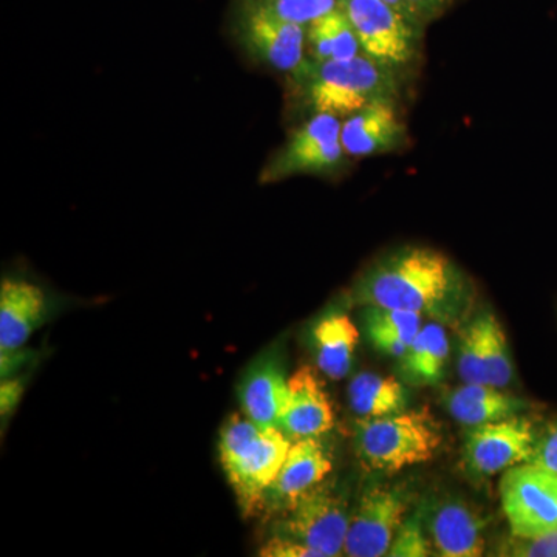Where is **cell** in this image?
Wrapping results in <instances>:
<instances>
[{
  "label": "cell",
  "mask_w": 557,
  "mask_h": 557,
  "mask_svg": "<svg viewBox=\"0 0 557 557\" xmlns=\"http://www.w3.org/2000/svg\"><path fill=\"white\" fill-rule=\"evenodd\" d=\"M46 295L27 281L3 278L0 285V351L20 350L46 318Z\"/></svg>",
  "instance_id": "cell-14"
},
{
  "label": "cell",
  "mask_w": 557,
  "mask_h": 557,
  "mask_svg": "<svg viewBox=\"0 0 557 557\" xmlns=\"http://www.w3.org/2000/svg\"><path fill=\"white\" fill-rule=\"evenodd\" d=\"M307 27V40L314 61L351 60L361 54L354 25L341 7L311 22Z\"/></svg>",
  "instance_id": "cell-23"
},
{
  "label": "cell",
  "mask_w": 557,
  "mask_h": 557,
  "mask_svg": "<svg viewBox=\"0 0 557 557\" xmlns=\"http://www.w3.org/2000/svg\"><path fill=\"white\" fill-rule=\"evenodd\" d=\"M339 116L317 113L306 124L293 132L288 141L260 172V183L282 182L296 175L332 174L343 164Z\"/></svg>",
  "instance_id": "cell-7"
},
{
  "label": "cell",
  "mask_w": 557,
  "mask_h": 557,
  "mask_svg": "<svg viewBox=\"0 0 557 557\" xmlns=\"http://www.w3.org/2000/svg\"><path fill=\"white\" fill-rule=\"evenodd\" d=\"M502 509L512 536L531 537L557 530V474L520 463L502 475Z\"/></svg>",
  "instance_id": "cell-5"
},
{
  "label": "cell",
  "mask_w": 557,
  "mask_h": 557,
  "mask_svg": "<svg viewBox=\"0 0 557 557\" xmlns=\"http://www.w3.org/2000/svg\"><path fill=\"white\" fill-rule=\"evenodd\" d=\"M527 408L525 399L509 395L491 384L465 383L448 398L450 416L468 428L519 416Z\"/></svg>",
  "instance_id": "cell-18"
},
{
  "label": "cell",
  "mask_w": 557,
  "mask_h": 557,
  "mask_svg": "<svg viewBox=\"0 0 557 557\" xmlns=\"http://www.w3.org/2000/svg\"><path fill=\"white\" fill-rule=\"evenodd\" d=\"M533 421L515 416L479 424L465 440V463L478 475H494L520 463H530L536 446Z\"/></svg>",
  "instance_id": "cell-9"
},
{
  "label": "cell",
  "mask_w": 557,
  "mask_h": 557,
  "mask_svg": "<svg viewBox=\"0 0 557 557\" xmlns=\"http://www.w3.org/2000/svg\"><path fill=\"white\" fill-rule=\"evenodd\" d=\"M463 293V278L445 255L431 248L399 249L366 271L355 298L368 307L445 313Z\"/></svg>",
  "instance_id": "cell-1"
},
{
  "label": "cell",
  "mask_w": 557,
  "mask_h": 557,
  "mask_svg": "<svg viewBox=\"0 0 557 557\" xmlns=\"http://www.w3.org/2000/svg\"><path fill=\"white\" fill-rule=\"evenodd\" d=\"M242 42L252 57L281 72L304 69L306 30L284 20L263 0H248L240 17Z\"/></svg>",
  "instance_id": "cell-10"
},
{
  "label": "cell",
  "mask_w": 557,
  "mask_h": 557,
  "mask_svg": "<svg viewBox=\"0 0 557 557\" xmlns=\"http://www.w3.org/2000/svg\"><path fill=\"white\" fill-rule=\"evenodd\" d=\"M318 369L332 380L346 379L354 364L359 330L344 313L319 319L311 332Z\"/></svg>",
  "instance_id": "cell-19"
},
{
  "label": "cell",
  "mask_w": 557,
  "mask_h": 557,
  "mask_svg": "<svg viewBox=\"0 0 557 557\" xmlns=\"http://www.w3.org/2000/svg\"><path fill=\"white\" fill-rule=\"evenodd\" d=\"M274 13L284 20L307 27L330 11L339 7V0H263Z\"/></svg>",
  "instance_id": "cell-27"
},
{
  "label": "cell",
  "mask_w": 557,
  "mask_h": 557,
  "mask_svg": "<svg viewBox=\"0 0 557 557\" xmlns=\"http://www.w3.org/2000/svg\"><path fill=\"white\" fill-rule=\"evenodd\" d=\"M348 403L361 418L394 416L406 408V391L394 376L359 373L348 386Z\"/></svg>",
  "instance_id": "cell-21"
},
{
  "label": "cell",
  "mask_w": 557,
  "mask_h": 557,
  "mask_svg": "<svg viewBox=\"0 0 557 557\" xmlns=\"http://www.w3.org/2000/svg\"><path fill=\"white\" fill-rule=\"evenodd\" d=\"M386 2L391 3V5L395 7V9H397L398 11H401V13L405 14V16H408L410 21H413V22H416L417 25H420V24H418V21L416 20V17H413V14L410 13V10H409L408 3H406V0H386Z\"/></svg>",
  "instance_id": "cell-31"
},
{
  "label": "cell",
  "mask_w": 557,
  "mask_h": 557,
  "mask_svg": "<svg viewBox=\"0 0 557 557\" xmlns=\"http://www.w3.org/2000/svg\"><path fill=\"white\" fill-rule=\"evenodd\" d=\"M530 463L547 468L557 474V421L539 432Z\"/></svg>",
  "instance_id": "cell-29"
},
{
  "label": "cell",
  "mask_w": 557,
  "mask_h": 557,
  "mask_svg": "<svg viewBox=\"0 0 557 557\" xmlns=\"http://www.w3.org/2000/svg\"><path fill=\"white\" fill-rule=\"evenodd\" d=\"M394 70L368 54L351 60L317 62L307 73V97L317 113L350 116L376 101H394Z\"/></svg>",
  "instance_id": "cell-4"
},
{
  "label": "cell",
  "mask_w": 557,
  "mask_h": 557,
  "mask_svg": "<svg viewBox=\"0 0 557 557\" xmlns=\"http://www.w3.org/2000/svg\"><path fill=\"white\" fill-rule=\"evenodd\" d=\"M406 511L408 502L399 491L386 486L369 487L350 516L344 555L387 556L398 528L405 522Z\"/></svg>",
  "instance_id": "cell-11"
},
{
  "label": "cell",
  "mask_w": 557,
  "mask_h": 557,
  "mask_svg": "<svg viewBox=\"0 0 557 557\" xmlns=\"http://www.w3.org/2000/svg\"><path fill=\"white\" fill-rule=\"evenodd\" d=\"M428 533L435 552L443 557H478L485 552L483 525L467 505H440L429 522Z\"/></svg>",
  "instance_id": "cell-17"
},
{
  "label": "cell",
  "mask_w": 557,
  "mask_h": 557,
  "mask_svg": "<svg viewBox=\"0 0 557 557\" xmlns=\"http://www.w3.org/2000/svg\"><path fill=\"white\" fill-rule=\"evenodd\" d=\"M362 53L384 67H406L417 54L418 25L386 0H339Z\"/></svg>",
  "instance_id": "cell-6"
},
{
  "label": "cell",
  "mask_w": 557,
  "mask_h": 557,
  "mask_svg": "<svg viewBox=\"0 0 557 557\" xmlns=\"http://www.w3.org/2000/svg\"><path fill=\"white\" fill-rule=\"evenodd\" d=\"M498 556L557 557V530L539 536H509L497 549Z\"/></svg>",
  "instance_id": "cell-28"
},
{
  "label": "cell",
  "mask_w": 557,
  "mask_h": 557,
  "mask_svg": "<svg viewBox=\"0 0 557 557\" xmlns=\"http://www.w3.org/2000/svg\"><path fill=\"white\" fill-rule=\"evenodd\" d=\"M442 442L437 421L426 410L361 418L355 434L359 460L366 468L380 472H398L426 463L437 456Z\"/></svg>",
  "instance_id": "cell-3"
},
{
  "label": "cell",
  "mask_w": 557,
  "mask_h": 557,
  "mask_svg": "<svg viewBox=\"0 0 557 557\" xmlns=\"http://www.w3.org/2000/svg\"><path fill=\"white\" fill-rule=\"evenodd\" d=\"M401 372L412 384L438 383L445 376L449 359V339L438 324L423 325L408 350L399 357Z\"/></svg>",
  "instance_id": "cell-20"
},
{
  "label": "cell",
  "mask_w": 557,
  "mask_h": 557,
  "mask_svg": "<svg viewBox=\"0 0 557 557\" xmlns=\"http://www.w3.org/2000/svg\"><path fill=\"white\" fill-rule=\"evenodd\" d=\"M450 2H453V0H406L410 13L413 14L418 24L432 21L434 17L440 16Z\"/></svg>",
  "instance_id": "cell-30"
},
{
  "label": "cell",
  "mask_w": 557,
  "mask_h": 557,
  "mask_svg": "<svg viewBox=\"0 0 557 557\" xmlns=\"http://www.w3.org/2000/svg\"><path fill=\"white\" fill-rule=\"evenodd\" d=\"M292 446L278 428H265L247 416L231 417L219 437V457L245 515L263 504Z\"/></svg>",
  "instance_id": "cell-2"
},
{
  "label": "cell",
  "mask_w": 557,
  "mask_h": 557,
  "mask_svg": "<svg viewBox=\"0 0 557 557\" xmlns=\"http://www.w3.org/2000/svg\"><path fill=\"white\" fill-rule=\"evenodd\" d=\"M483 338H485V358L487 384L494 387H507L512 380L511 351L505 330L493 313L482 317Z\"/></svg>",
  "instance_id": "cell-24"
},
{
  "label": "cell",
  "mask_w": 557,
  "mask_h": 557,
  "mask_svg": "<svg viewBox=\"0 0 557 557\" xmlns=\"http://www.w3.org/2000/svg\"><path fill=\"white\" fill-rule=\"evenodd\" d=\"M344 152L370 157L392 152L405 145L406 126L394 101H376L347 116L341 129Z\"/></svg>",
  "instance_id": "cell-13"
},
{
  "label": "cell",
  "mask_w": 557,
  "mask_h": 557,
  "mask_svg": "<svg viewBox=\"0 0 557 557\" xmlns=\"http://www.w3.org/2000/svg\"><path fill=\"white\" fill-rule=\"evenodd\" d=\"M288 403L281 429L289 440L318 438L332 431L335 412L324 384L310 368H300L288 379Z\"/></svg>",
  "instance_id": "cell-12"
},
{
  "label": "cell",
  "mask_w": 557,
  "mask_h": 557,
  "mask_svg": "<svg viewBox=\"0 0 557 557\" xmlns=\"http://www.w3.org/2000/svg\"><path fill=\"white\" fill-rule=\"evenodd\" d=\"M364 327L373 346L392 357H401L416 339L423 324L421 314L413 311L368 307Z\"/></svg>",
  "instance_id": "cell-22"
},
{
  "label": "cell",
  "mask_w": 557,
  "mask_h": 557,
  "mask_svg": "<svg viewBox=\"0 0 557 557\" xmlns=\"http://www.w3.org/2000/svg\"><path fill=\"white\" fill-rule=\"evenodd\" d=\"M431 539L423 527L420 512L405 519L395 534L387 556L392 557H426L431 556Z\"/></svg>",
  "instance_id": "cell-26"
},
{
  "label": "cell",
  "mask_w": 557,
  "mask_h": 557,
  "mask_svg": "<svg viewBox=\"0 0 557 557\" xmlns=\"http://www.w3.org/2000/svg\"><path fill=\"white\" fill-rule=\"evenodd\" d=\"M288 394V379L278 359L262 357L242 380L239 398L244 416L260 426L278 428Z\"/></svg>",
  "instance_id": "cell-15"
},
{
  "label": "cell",
  "mask_w": 557,
  "mask_h": 557,
  "mask_svg": "<svg viewBox=\"0 0 557 557\" xmlns=\"http://www.w3.org/2000/svg\"><path fill=\"white\" fill-rule=\"evenodd\" d=\"M458 373L465 383L487 384L482 317L468 325L458 348Z\"/></svg>",
  "instance_id": "cell-25"
},
{
  "label": "cell",
  "mask_w": 557,
  "mask_h": 557,
  "mask_svg": "<svg viewBox=\"0 0 557 557\" xmlns=\"http://www.w3.org/2000/svg\"><path fill=\"white\" fill-rule=\"evenodd\" d=\"M332 468V458L318 438L293 440L287 458L265 497L270 496L287 508L307 491L321 485Z\"/></svg>",
  "instance_id": "cell-16"
},
{
  "label": "cell",
  "mask_w": 557,
  "mask_h": 557,
  "mask_svg": "<svg viewBox=\"0 0 557 557\" xmlns=\"http://www.w3.org/2000/svg\"><path fill=\"white\" fill-rule=\"evenodd\" d=\"M350 516L339 494L318 485L288 505L287 515L278 523L274 536L313 549L318 557L341 556L344 555Z\"/></svg>",
  "instance_id": "cell-8"
}]
</instances>
